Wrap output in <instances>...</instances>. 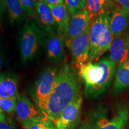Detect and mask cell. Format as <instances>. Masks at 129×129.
Segmentation results:
<instances>
[{"label": "cell", "mask_w": 129, "mask_h": 129, "mask_svg": "<svg viewBox=\"0 0 129 129\" xmlns=\"http://www.w3.org/2000/svg\"><path fill=\"white\" fill-rule=\"evenodd\" d=\"M81 85L77 74L68 64L58 71L54 87L43 114L54 122L68 106L78 96Z\"/></svg>", "instance_id": "cell-1"}, {"label": "cell", "mask_w": 129, "mask_h": 129, "mask_svg": "<svg viewBox=\"0 0 129 129\" xmlns=\"http://www.w3.org/2000/svg\"><path fill=\"white\" fill-rule=\"evenodd\" d=\"M115 62L109 57L97 62H88L79 68V75L84 83V96L87 99L101 98L110 86L115 72Z\"/></svg>", "instance_id": "cell-2"}, {"label": "cell", "mask_w": 129, "mask_h": 129, "mask_svg": "<svg viewBox=\"0 0 129 129\" xmlns=\"http://www.w3.org/2000/svg\"><path fill=\"white\" fill-rule=\"evenodd\" d=\"M111 13L105 12L98 16L91 23L88 62L98 60L109 51L114 40L110 26Z\"/></svg>", "instance_id": "cell-3"}, {"label": "cell", "mask_w": 129, "mask_h": 129, "mask_svg": "<svg viewBox=\"0 0 129 129\" xmlns=\"http://www.w3.org/2000/svg\"><path fill=\"white\" fill-rule=\"evenodd\" d=\"M90 119L93 129H124L129 121V108L121 105L112 118L106 116L102 108L93 111Z\"/></svg>", "instance_id": "cell-4"}, {"label": "cell", "mask_w": 129, "mask_h": 129, "mask_svg": "<svg viewBox=\"0 0 129 129\" xmlns=\"http://www.w3.org/2000/svg\"><path fill=\"white\" fill-rule=\"evenodd\" d=\"M42 32L33 22L26 21L22 29L20 55L23 62L32 60L36 56L41 45Z\"/></svg>", "instance_id": "cell-5"}, {"label": "cell", "mask_w": 129, "mask_h": 129, "mask_svg": "<svg viewBox=\"0 0 129 129\" xmlns=\"http://www.w3.org/2000/svg\"><path fill=\"white\" fill-rule=\"evenodd\" d=\"M57 72V68H48L40 75L35 83L32 96L37 106L43 113L52 92Z\"/></svg>", "instance_id": "cell-6"}, {"label": "cell", "mask_w": 129, "mask_h": 129, "mask_svg": "<svg viewBox=\"0 0 129 129\" xmlns=\"http://www.w3.org/2000/svg\"><path fill=\"white\" fill-rule=\"evenodd\" d=\"M83 95L81 93L54 121L56 129H74L80 121Z\"/></svg>", "instance_id": "cell-7"}, {"label": "cell", "mask_w": 129, "mask_h": 129, "mask_svg": "<svg viewBox=\"0 0 129 129\" xmlns=\"http://www.w3.org/2000/svg\"><path fill=\"white\" fill-rule=\"evenodd\" d=\"M91 23L81 34L72 41L69 48L71 54L72 62L78 69L88 62Z\"/></svg>", "instance_id": "cell-8"}, {"label": "cell", "mask_w": 129, "mask_h": 129, "mask_svg": "<svg viewBox=\"0 0 129 129\" xmlns=\"http://www.w3.org/2000/svg\"><path fill=\"white\" fill-rule=\"evenodd\" d=\"M91 23L89 14L86 9L71 16V19L64 35V42L68 48L77 37L81 34Z\"/></svg>", "instance_id": "cell-9"}, {"label": "cell", "mask_w": 129, "mask_h": 129, "mask_svg": "<svg viewBox=\"0 0 129 129\" xmlns=\"http://www.w3.org/2000/svg\"><path fill=\"white\" fill-rule=\"evenodd\" d=\"M16 114L22 125L31 120L46 118L44 114L28 98L20 94L16 100Z\"/></svg>", "instance_id": "cell-10"}, {"label": "cell", "mask_w": 129, "mask_h": 129, "mask_svg": "<svg viewBox=\"0 0 129 129\" xmlns=\"http://www.w3.org/2000/svg\"><path fill=\"white\" fill-rule=\"evenodd\" d=\"M64 38L63 35L51 32L46 43L47 54L51 62L59 63L62 60L64 56Z\"/></svg>", "instance_id": "cell-11"}, {"label": "cell", "mask_w": 129, "mask_h": 129, "mask_svg": "<svg viewBox=\"0 0 129 129\" xmlns=\"http://www.w3.org/2000/svg\"><path fill=\"white\" fill-rule=\"evenodd\" d=\"M109 57L118 66L128 60L129 50L127 37L121 35L114 38L109 49Z\"/></svg>", "instance_id": "cell-12"}, {"label": "cell", "mask_w": 129, "mask_h": 129, "mask_svg": "<svg viewBox=\"0 0 129 129\" xmlns=\"http://www.w3.org/2000/svg\"><path fill=\"white\" fill-rule=\"evenodd\" d=\"M19 95L17 77L12 74H1L0 77V98L17 100Z\"/></svg>", "instance_id": "cell-13"}, {"label": "cell", "mask_w": 129, "mask_h": 129, "mask_svg": "<svg viewBox=\"0 0 129 129\" xmlns=\"http://www.w3.org/2000/svg\"><path fill=\"white\" fill-rule=\"evenodd\" d=\"M110 26L114 38L122 35L129 26V14L122 8L114 9L111 14Z\"/></svg>", "instance_id": "cell-14"}, {"label": "cell", "mask_w": 129, "mask_h": 129, "mask_svg": "<svg viewBox=\"0 0 129 129\" xmlns=\"http://www.w3.org/2000/svg\"><path fill=\"white\" fill-rule=\"evenodd\" d=\"M52 13L57 26L59 29L60 34L64 37L68 26L71 17L65 4L47 5Z\"/></svg>", "instance_id": "cell-15"}, {"label": "cell", "mask_w": 129, "mask_h": 129, "mask_svg": "<svg viewBox=\"0 0 129 129\" xmlns=\"http://www.w3.org/2000/svg\"><path fill=\"white\" fill-rule=\"evenodd\" d=\"M129 88V59L118 66L112 87V94L116 95Z\"/></svg>", "instance_id": "cell-16"}, {"label": "cell", "mask_w": 129, "mask_h": 129, "mask_svg": "<svg viewBox=\"0 0 129 129\" xmlns=\"http://www.w3.org/2000/svg\"><path fill=\"white\" fill-rule=\"evenodd\" d=\"M37 15L38 16L40 22L46 27V29L50 32L53 31V28L57 26L51 13V10L47 4L36 2Z\"/></svg>", "instance_id": "cell-17"}, {"label": "cell", "mask_w": 129, "mask_h": 129, "mask_svg": "<svg viewBox=\"0 0 129 129\" xmlns=\"http://www.w3.org/2000/svg\"><path fill=\"white\" fill-rule=\"evenodd\" d=\"M111 5V0H87L86 9L89 14L91 23L100 14L109 12L108 9Z\"/></svg>", "instance_id": "cell-18"}, {"label": "cell", "mask_w": 129, "mask_h": 129, "mask_svg": "<svg viewBox=\"0 0 129 129\" xmlns=\"http://www.w3.org/2000/svg\"><path fill=\"white\" fill-rule=\"evenodd\" d=\"M12 22H20L25 19L26 13L19 0H4Z\"/></svg>", "instance_id": "cell-19"}, {"label": "cell", "mask_w": 129, "mask_h": 129, "mask_svg": "<svg viewBox=\"0 0 129 129\" xmlns=\"http://www.w3.org/2000/svg\"><path fill=\"white\" fill-rule=\"evenodd\" d=\"M22 125L25 129H56L54 122L47 118L31 120Z\"/></svg>", "instance_id": "cell-20"}, {"label": "cell", "mask_w": 129, "mask_h": 129, "mask_svg": "<svg viewBox=\"0 0 129 129\" xmlns=\"http://www.w3.org/2000/svg\"><path fill=\"white\" fill-rule=\"evenodd\" d=\"M64 3L71 16L85 9L87 0H64Z\"/></svg>", "instance_id": "cell-21"}, {"label": "cell", "mask_w": 129, "mask_h": 129, "mask_svg": "<svg viewBox=\"0 0 129 129\" xmlns=\"http://www.w3.org/2000/svg\"><path fill=\"white\" fill-rule=\"evenodd\" d=\"M16 100L9 98H0V111L5 114L16 113Z\"/></svg>", "instance_id": "cell-22"}, {"label": "cell", "mask_w": 129, "mask_h": 129, "mask_svg": "<svg viewBox=\"0 0 129 129\" xmlns=\"http://www.w3.org/2000/svg\"><path fill=\"white\" fill-rule=\"evenodd\" d=\"M26 14L30 17H34L37 14L36 1L35 0H19Z\"/></svg>", "instance_id": "cell-23"}, {"label": "cell", "mask_w": 129, "mask_h": 129, "mask_svg": "<svg viewBox=\"0 0 129 129\" xmlns=\"http://www.w3.org/2000/svg\"><path fill=\"white\" fill-rule=\"evenodd\" d=\"M0 129H16L13 121L4 113H0Z\"/></svg>", "instance_id": "cell-24"}, {"label": "cell", "mask_w": 129, "mask_h": 129, "mask_svg": "<svg viewBox=\"0 0 129 129\" xmlns=\"http://www.w3.org/2000/svg\"><path fill=\"white\" fill-rule=\"evenodd\" d=\"M120 5L123 10L129 14V0H114Z\"/></svg>", "instance_id": "cell-25"}, {"label": "cell", "mask_w": 129, "mask_h": 129, "mask_svg": "<svg viewBox=\"0 0 129 129\" xmlns=\"http://www.w3.org/2000/svg\"><path fill=\"white\" fill-rule=\"evenodd\" d=\"M78 129H93L91 120H85L80 124Z\"/></svg>", "instance_id": "cell-26"}, {"label": "cell", "mask_w": 129, "mask_h": 129, "mask_svg": "<svg viewBox=\"0 0 129 129\" xmlns=\"http://www.w3.org/2000/svg\"><path fill=\"white\" fill-rule=\"evenodd\" d=\"M64 0H47V5H59L64 4Z\"/></svg>", "instance_id": "cell-27"}, {"label": "cell", "mask_w": 129, "mask_h": 129, "mask_svg": "<svg viewBox=\"0 0 129 129\" xmlns=\"http://www.w3.org/2000/svg\"><path fill=\"white\" fill-rule=\"evenodd\" d=\"M38 2L44 3V4H47V0H37Z\"/></svg>", "instance_id": "cell-28"}, {"label": "cell", "mask_w": 129, "mask_h": 129, "mask_svg": "<svg viewBox=\"0 0 129 129\" xmlns=\"http://www.w3.org/2000/svg\"><path fill=\"white\" fill-rule=\"evenodd\" d=\"M127 45H128V48L129 50V35L127 37Z\"/></svg>", "instance_id": "cell-29"}]
</instances>
